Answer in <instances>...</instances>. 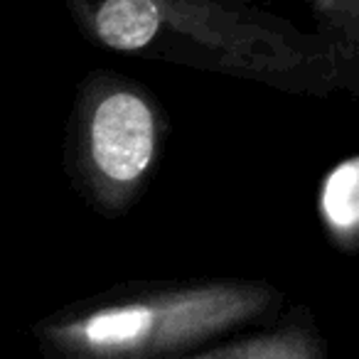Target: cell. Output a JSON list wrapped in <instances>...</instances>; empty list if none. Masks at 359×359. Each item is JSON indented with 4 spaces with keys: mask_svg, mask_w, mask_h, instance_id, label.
<instances>
[{
    "mask_svg": "<svg viewBox=\"0 0 359 359\" xmlns=\"http://www.w3.org/2000/svg\"><path fill=\"white\" fill-rule=\"evenodd\" d=\"M91 42L254 79L330 74L334 52L278 15L241 0H62Z\"/></svg>",
    "mask_w": 359,
    "mask_h": 359,
    "instance_id": "1",
    "label": "cell"
},
{
    "mask_svg": "<svg viewBox=\"0 0 359 359\" xmlns=\"http://www.w3.org/2000/svg\"><path fill=\"white\" fill-rule=\"evenodd\" d=\"M273 298L266 285L217 280L50 323L42 339L65 359H160L249 323Z\"/></svg>",
    "mask_w": 359,
    "mask_h": 359,
    "instance_id": "2",
    "label": "cell"
},
{
    "mask_svg": "<svg viewBox=\"0 0 359 359\" xmlns=\"http://www.w3.org/2000/svg\"><path fill=\"white\" fill-rule=\"evenodd\" d=\"M86 168L104 205L133 197L158 150V114L140 84L114 74L89 79L81 99Z\"/></svg>",
    "mask_w": 359,
    "mask_h": 359,
    "instance_id": "3",
    "label": "cell"
},
{
    "mask_svg": "<svg viewBox=\"0 0 359 359\" xmlns=\"http://www.w3.org/2000/svg\"><path fill=\"white\" fill-rule=\"evenodd\" d=\"M320 217L337 241L359 239V155L330 170L320 187Z\"/></svg>",
    "mask_w": 359,
    "mask_h": 359,
    "instance_id": "4",
    "label": "cell"
},
{
    "mask_svg": "<svg viewBox=\"0 0 359 359\" xmlns=\"http://www.w3.org/2000/svg\"><path fill=\"white\" fill-rule=\"evenodd\" d=\"M192 359H323L320 344L305 330H283V332L259 334L241 339L226 347L212 349Z\"/></svg>",
    "mask_w": 359,
    "mask_h": 359,
    "instance_id": "5",
    "label": "cell"
},
{
    "mask_svg": "<svg viewBox=\"0 0 359 359\" xmlns=\"http://www.w3.org/2000/svg\"><path fill=\"white\" fill-rule=\"evenodd\" d=\"M320 35L330 42L334 62L359 60V0H313Z\"/></svg>",
    "mask_w": 359,
    "mask_h": 359,
    "instance_id": "6",
    "label": "cell"
}]
</instances>
